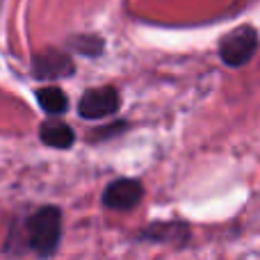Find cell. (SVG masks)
<instances>
[{
    "mask_svg": "<svg viewBox=\"0 0 260 260\" xmlns=\"http://www.w3.org/2000/svg\"><path fill=\"white\" fill-rule=\"evenodd\" d=\"M62 240V210L57 206H44L32 212L25 221V247L37 256L50 258Z\"/></svg>",
    "mask_w": 260,
    "mask_h": 260,
    "instance_id": "6da1fadb",
    "label": "cell"
},
{
    "mask_svg": "<svg viewBox=\"0 0 260 260\" xmlns=\"http://www.w3.org/2000/svg\"><path fill=\"white\" fill-rule=\"evenodd\" d=\"M258 50V32L253 25H240L219 41V57L226 67L242 69L253 59Z\"/></svg>",
    "mask_w": 260,
    "mask_h": 260,
    "instance_id": "7a4b0ae2",
    "label": "cell"
},
{
    "mask_svg": "<svg viewBox=\"0 0 260 260\" xmlns=\"http://www.w3.org/2000/svg\"><path fill=\"white\" fill-rule=\"evenodd\" d=\"M119 105H121V96H119L117 87H91L78 101V114L87 121H99V119L117 114Z\"/></svg>",
    "mask_w": 260,
    "mask_h": 260,
    "instance_id": "3957f363",
    "label": "cell"
},
{
    "mask_svg": "<svg viewBox=\"0 0 260 260\" xmlns=\"http://www.w3.org/2000/svg\"><path fill=\"white\" fill-rule=\"evenodd\" d=\"M30 69H32L30 73L37 78V80H62V78L73 76L76 64H73V59L69 53L48 48V50H41V53L32 55Z\"/></svg>",
    "mask_w": 260,
    "mask_h": 260,
    "instance_id": "277c9868",
    "label": "cell"
},
{
    "mask_svg": "<svg viewBox=\"0 0 260 260\" xmlns=\"http://www.w3.org/2000/svg\"><path fill=\"white\" fill-rule=\"evenodd\" d=\"M144 197V185L137 178H119L105 187L103 206L117 212H128L139 206Z\"/></svg>",
    "mask_w": 260,
    "mask_h": 260,
    "instance_id": "5b68a950",
    "label": "cell"
},
{
    "mask_svg": "<svg viewBox=\"0 0 260 260\" xmlns=\"http://www.w3.org/2000/svg\"><path fill=\"white\" fill-rule=\"evenodd\" d=\"M39 139L50 148H71L73 142H76V133H73V128L69 123L48 119V121L41 123Z\"/></svg>",
    "mask_w": 260,
    "mask_h": 260,
    "instance_id": "8992f818",
    "label": "cell"
},
{
    "mask_svg": "<svg viewBox=\"0 0 260 260\" xmlns=\"http://www.w3.org/2000/svg\"><path fill=\"white\" fill-rule=\"evenodd\" d=\"M139 238L153 242H185L189 238V226H185L183 221H157L148 226Z\"/></svg>",
    "mask_w": 260,
    "mask_h": 260,
    "instance_id": "52a82bcc",
    "label": "cell"
},
{
    "mask_svg": "<svg viewBox=\"0 0 260 260\" xmlns=\"http://www.w3.org/2000/svg\"><path fill=\"white\" fill-rule=\"evenodd\" d=\"M35 99L39 108L50 117H59L69 110V96L59 87H41V89H37Z\"/></svg>",
    "mask_w": 260,
    "mask_h": 260,
    "instance_id": "ba28073f",
    "label": "cell"
},
{
    "mask_svg": "<svg viewBox=\"0 0 260 260\" xmlns=\"http://www.w3.org/2000/svg\"><path fill=\"white\" fill-rule=\"evenodd\" d=\"M67 44H69V50L87 55V57H96L105 48V41L99 35H78V37H71Z\"/></svg>",
    "mask_w": 260,
    "mask_h": 260,
    "instance_id": "9c48e42d",
    "label": "cell"
}]
</instances>
